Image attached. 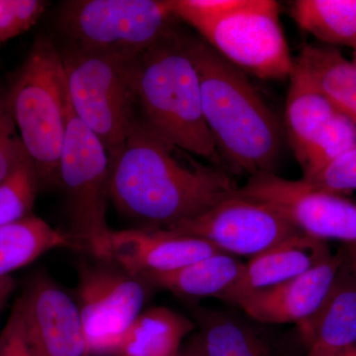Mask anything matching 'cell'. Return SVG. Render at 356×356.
Here are the masks:
<instances>
[{"label":"cell","instance_id":"6da1fadb","mask_svg":"<svg viewBox=\"0 0 356 356\" xmlns=\"http://www.w3.org/2000/svg\"><path fill=\"white\" fill-rule=\"evenodd\" d=\"M172 146L134 119L111 161L109 199L143 228L166 229L202 214L235 194L238 186L219 168L184 161Z\"/></svg>","mask_w":356,"mask_h":356},{"label":"cell","instance_id":"7a4b0ae2","mask_svg":"<svg viewBox=\"0 0 356 356\" xmlns=\"http://www.w3.org/2000/svg\"><path fill=\"white\" fill-rule=\"evenodd\" d=\"M200 79L204 118L222 161L250 177L274 173L282 151V125L245 72L202 38L186 36Z\"/></svg>","mask_w":356,"mask_h":356},{"label":"cell","instance_id":"3957f363","mask_svg":"<svg viewBox=\"0 0 356 356\" xmlns=\"http://www.w3.org/2000/svg\"><path fill=\"white\" fill-rule=\"evenodd\" d=\"M136 107L154 134L185 153L221 165L204 118L200 79L185 35L175 27L137 58Z\"/></svg>","mask_w":356,"mask_h":356},{"label":"cell","instance_id":"277c9868","mask_svg":"<svg viewBox=\"0 0 356 356\" xmlns=\"http://www.w3.org/2000/svg\"><path fill=\"white\" fill-rule=\"evenodd\" d=\"M7 93L20 139L38 173L40 187L58 185L69 96L62 56L50 39H36Z\"/></svg>","mask_w":356,"mask_h":356},{"label":"cell","instance_id":"5b68a950","mask_svg":"<svg viewBox=\"0 0 356 356\" xmlns=\"http://www.w3.org/2000/svg\"><path fill=\"white\" fill-rule=\"evenodd\" d=\"M70 108L112 161L136 118L134 70L137 58L67 44L60 50Z\"/></svg>","mask_w":356,"mask_h":356},{"label":"cell","instance_id":"8992f818","mask_svg":"<svg viewBox=\"0 0 356 356\" xmlns=\"http://www.w3.org/2000/svg\"><path fill=\"white\" fill-rule=\"evenodd\" d=\"M111 161L100 140L67 109V126L58 166L70 220V238L95 259L111 261L106 222Z\"/></svg>","mask_w":356,"mask_h":356},{"label":"cell","instance_id":"52a82bcc","mask_svg":"<svg viewBox=\"0 0 356 356\" xmlns=\"http://www.w3.org/2000/svg\"><path fill=\"white\" fill-rule=\"evenodd\" d=\"M172 0H74L58 24L69 44L138 57L175 27Z\"/></svg>","mask_w":356,"mask_h":356},{"label":"cell","instance_id":"ba28073f","mask_svg":"<svg viewBox=\"0 0 356 356\" xmlns=\"http://www.w3.org/2000/svg\"><path fill=\"white\" fill-rule=\"evenodd\" d=\"M280 4L273 0H243L242 6L196 31L211 48L241 70L262 79L291 76L290 55Z\"/></svg>","mask_w":356,"mask_h":356},{"label":"cell","instance_id":"9c48e42d","mask_svg":"<svg viewBox=\"0 0 356 356\" xmlns=\"http://www.w3.org/2000/svg\"><path fill=\"white\" fill-rule=\"evenodd\" d=\"M96 261L79 264L76 304L91 355H104L143 311L154 287L112 261Z\"/></svg>","mask_w":356,"mask_h":356},{"label":"cell","instance_id":"30bf717a","mask_svg":"<svg viewBox=\"0 0 356 356\" xmlns=\"http://www.w3.org/2000/svg\"><path fill=\"white\" fill-rule=\"evenodd\" d=\"M161 229L201 238L225 254L250 259L300 233L270 204L238 192L198 216Z\"/></svg>","mask_w":356,"mask_h":356},{"label":"cell","instance_id":"8fae6325","mask_svg":"<svg viewBox=\"0 0 356 356\" xmlns=\"http://www.w3.org/2000/svg\"><path fill=\"white\" fill-rule=\"evenodd\" d=\"M238 194L270 204L302 233L318 240L356 243V203L339 194L321 191L303 179L275 173L250 177Z\"/></svg>","mask_w":356,"mask_h":356},{"label":"cell","instance_id":"7c38bea8","mask_svg":"<svg viewBox=\"0 0 356 356\" xmlns=\"http://www.w3.org/2000/svg\"><path fill=\"white\" fill-rule=\"evenodd\" d=\"M35 356H91L76 300L44 274L16 302Z\"/></svg>","mask_w":356,"mask_h":356},{"label":"cell","instance_id":"4fadbf2b","mask_svg":"<svg viewBox=\"0 0 356 356\" xmlns=\"http://www.w3.org/2000/svg\"><path fill=\"white\" fill-rule=\"evenodd\" d=\"M346 261L343 247L311 270L241 301L248 318L261 324H296L310 317L324 301Z\"/></svg>","mask_w":356,"mask_h":356},{"label":"cell","instance_id":"5bb4252c","mask_svg":"<svg viewBox=\"0 0 356 356\" xmlns=\"http://www.w3.org/2000/svg\"><path fill=\"white\" fill-rule=\"evenodd\" d=\"M110 245L111 261L136 276L170 273L222 252L201 238L161 229H112Z\"/></svg>","mask_w":356,"mask_h":356},{"label":"cell","instance_id":"9a60e30c","mask_svg":"<svg viewBox=\"0 0 356 356\" xmlns=\"http://www.w3.org/2000/svg\"><path fill=\"white\" fill-rule=\"evenodd\" d=\"M332 254L327 242L300 232L250 257L235 284L219 300L236 307L252 293L302 275L327 261Z\"/></svg>","mask_w":356,"mask_h":356},{"label":"cell","instance_id":"2e32d148","mask_svg":"<svg viewBox=\"0 0 356 356\" xmlns=\"http://www.w3.org/2000/svg\"><path fill=\"white\" fill-rule=\"evenodd\" d=\"M296 325L307 350L337 351L356 346V278L346 254L324 301Z\"/></svg>","mask_w":356,"mask_h":356},{"label":"cell","instance_id":"e0dca14e","mask_svg":"<svg viewBox=\"0 0 356 356\" xmlns=\"http://www.w3.org/2000/svg\"><path fill=\"white\" fill-rule=\"evenodd\" d=\"M195 327L193 320L172 309L153 307L140 312L104 355L177 356Z\"/></svg>","mask_w":356,"mask_h":356},{"label":"cell","instance_id":"ac0fdd59","mask_svg":"<svg viewBox=\"0 0 356 356\" xmlns=\"http://www.w3.org/2000/svg\"><path fill=\"white\" fill-rule=\"evenodd\" d=\"M192 317L203 356H285L248 318L202 307H194Z\"/></svg>","mask_w":356,"mask_h":356},{"label":"cell","instance_id":"d6986e66","mask_svg":"<svg viewBox=\"0 0 356 356\" xmlns=\"http://www.w3.org/2000/svg\"><path fill=\"white\" fill-rule=\"evenodd\" d=\"M337 112L321 92L305 65L297 58L290 76L285 125L298 163L308 147Z\"/></svg>","mask_w":356,"mask_h":356},{"label":"cell","instance_id":"ffe728a7","mask_svg":"<svg viewBox=\"0 0 356 356\" xmlns=\"http://www.w3.org/2000/svg\"><path fill=\"white\" fill-rule=\"evenodd\" d=\"M245 264L236 255L218 252L177 270L140 277L180 298L220 299L238 280Z\"/></svg>","mask_w":356,"mask_h":356},{"label":"cell","instance_id":"44dd1931","mask_svg":"<svg viewBox=\"0 0 356 356\" xmlns=\"http://www.w3.org/2000/svg\"><path fill=\"white\" fill-rule=\"evenodd\" d=\"M58 248H79L70 235L34 215L0 226V280Z\"/></svg>","mask_w":356,"mask_h":356},{"label":"cell","instance_id":"7402d4cb","mask_svg":"<svg viewBox=\"0 0 356 356\" xmlns=\"http://www.w3.org/2000/svg\"><path fill=\"white\" fill-rule=\"evenodd\" d=\"M298 60L336 111L356 125V67L353 62L327 44H305Z\"/></svg>","mask_w":356,"mask_h":356},{"label":"cell","instance_id":"603a6c76","mask_svg":"<svg viewBox=\"0 0 356 356\" xmlns=\"http://www.w3.org/2000/svg\"><path fill=\"white\" fill-rule=\"evenodd\" d=\"M291 15L302 30L327 46L356 51V0H297Z\"/></svg>","mask_w":356,"mask_h":356},{"label":"cell","instance_id":"cb8c5ba5","mask_svg":"<svg viewBox=\"0 0 356 356\" xmlns=\"http://www.w3.org/2000/svg\"><path fill=\"white\" fill-rule=\"evenodd\" d=\"M39 188L36 168L24 151L13 170L0 182V226L32 216Z\"/></svg>","mask_w":356,"mask_h":356},{"label":"cell","instance_id":"d4e9b609","mask_svg":"<svg viewBox=\"0 0 356 356\" xmlns=\"http://www.w3.org/2000/svg\"><path fill=\"white\" fill-rule=\"evenodd\" d=\"M355 146V124L337 112L299 161L303 170V178L315 175L327 163Z\"/></svg>","mask_w":356,"mask_h":356},{"label":"cell","instance_id":"484cf974","mask_svg":"<svg viewBox=\"0 0 356 356\" xmlns=\"http://www.w3.org/2000/svg\"><path fill=\"white\" fill-rule=\"evenodd\" d=\"M302 179L321 191L339 195L355 191L356 146L344 152L315 175Z\"/></svg>","mask_w":356,"mask_h":356},{"label":"cell","instance_id":"4316f807","mask_svg":"<svg viewBox=\"0 0 356 356\" xmlns=\"http://www.w3.org/2000/svg\"><path fill=\"white\" fill-rule=\"evenodd\" d=\"M46 7L40 0H0V44L29 30Z\"/></svg>","mask_w":356,"mask_h":356},{"label":"cell","instance_id":"83f0119b","mask_svg":"<svg viewBox=\"0 0 356 356\" xmlns=\"http://www.w3.org/2000/svg\"><path fill=\"white\" fill-rule=\"evenodd\" d=\"M243 0H172L177 19L194 29L226 15L242 6Z\"/></svg>","mask_w":356,"mask_h":356},{"label":"cell","instance_id":"f1b7e54d","mask_svg":"<svg viewBox=\"0 0 356 356\" xmlns=\"http://www.w3.org/2000/svg\"><path fill=\"white\" fill-rule=\"evenodd\" d=\"M25 151L9 104L8 93L0 90V182Z\"/></svg>","mask_w":356,"mask_h":356},{"label":"cell","instance_id":"f546056e","mask_svg":"<svg viewBox=\"0 0 356 356\" xmlns=\"http://www.w3.org/2000/svg\"><path fill=\"white\" fill-rule=\"evenodd\" d=\"M0 356H35L26 337L19 309L16 304L0 334Z\"/></svg>","mask_w":356,"mask_h":356},{"label":"cell","instance_id":"4dcf8cb0","mask_svg":"<svg viewBox=\"0 0 356 356\" xmlns=\"http://www.w3.org/2000/svg\"><path fill=\"white\" fill-rule=\"evenodd\" d=\"M305 356H356V346L337 351L307 350Z\"/></svg>","mask_w":356,"mask_h":356},{"label":"cell","instance_id":"1f68e13d","mask_svg":"<svg viewBox=\"0 0 356 356\" xmlns=\"http://www.w3.org/2000/svg\"><path fill=\"white\" fill-rule=\"evenodd\" d=\"M177 356H203L196 334H194L191 341H187L186 344L182 346Z\"/></svg>","mask_w":356,"mask_h":356},{"label":"cell","instance_id":"d6a6232c","mask_svg":"<svg viewBox=\"0 0 356 356\" xmlns=\"http://www.w3.org/2000/svg\"><path fill=\"white\" fill-rule=\"evenodd\" d=\"M14 287V281L10 276L0 280V310L4 306L7 299L10 296Z\"/></svg>","mask_w":356,"mask_h":356},{"label":"cell","instance_id":"836d02e7","mask_svg":"<svg viewBox=\"0 0 356 356\" xmlns=\"http://www.w3.org/2000/svg\"><path fill=\"white\" fill-rule=\"evenodd\" d=\"M346 250V259L350 264L351 270L355 274L356 278V243L355 245H343Z\"/></svg>","mask_w":356,"mask_h":356},{"label":"cell","instance_id":"e575fe53","mask_svg":"<svg viewBox=\"0 0 356 356\" xmlns=\"http://www.w3.org/2000/svg\"><path fill=\"white\" fill-rule=\"evenodd\" d=\"M353 64L355 65L356 67V51H353Z\"/></svg>","mask_w":356,"mask_h":356}]
</instances>
